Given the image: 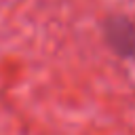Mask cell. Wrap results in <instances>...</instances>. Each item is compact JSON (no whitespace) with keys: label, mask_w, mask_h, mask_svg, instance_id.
I'll list each match as a JSON object with an SVG mask.
<instances>
[{"label":"cell","mask_w":135,"mask_h":135,"mask_svg":"<svg viewBox=\"0 0 135 135\" xmlns=\"http://www.w3.org/2000/svg\"><path fill=\"white\" fill-rule=\"evenodd\" d=\"M103 40L114 55L135 57V21L124 15H110L103 21Z\"/></svg>","instance_id":"obj_1"}]
</instances>
